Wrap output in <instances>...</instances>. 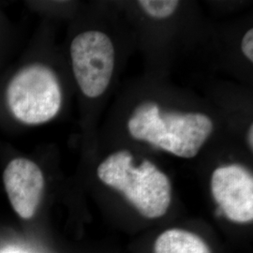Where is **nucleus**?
Segmentation results:
<instances>
[{
	"label": "nucleus",
	"mask_w": 253,
	"mask_h": 253,
	"mask_svg": "<svg viewBox=\"0 0 253 253\" xmlns=\"http://www.w3.org/2000/svg\"><path fill=\"white\" fill-rule=\"evenodd\" d=\"M98 176L109 187L122 192L144 217H163L169 208L171 183L149 161H144L135 168L130 153L119 151L100 164Z\"/></svg>",
	"instance_id": "1"
},
{
	"label": "nucleus",
	"mask_w": 253,
	"mask_h": 253,
	"mask_svg": "<svg viewBox=\"0 0 253 253\" xmlns=\"http://www.w3.org/2000/svg\"><path fill=\"white\" fill-rule=\"evenodd\" d=\"M4 102L16 122L38 126L51 121L62 106V90L54 71L42 63L24 65L9 78Z\"/></svg>",
	"instance_id": "2"
},
{
	"label": "nucleus",
	"mask_w": 253,
	"mask_h": 253,
	"mask_svg": "<svg viewBox=\"0 0 253 253\" xmlns=\"http://www.w3.org/2000/svg\"><path fill=\"white\" fill-rule=\"evenodd\" d=\"M75 80L87 98H98L106 90L115 65V49L105 33L85 31L75 37L71 44Z\"/></svg>",
	"instance_id": "3"
},
{
	"label": "nucleus",
	"mask_w": 253,
	"mask_h": 253,
	"mask_svg": "<svg viewBox=\"0 0 253 253\" xmlns=\"http://www.w3.org/2000/svg\"><path fill=\"white\" fill-rule=\"evenodd\" d=\"M211 191L224 216L237 223L253 219V178L240 165L216 169L211 178Z\"/></svg>",
	"instance_id": "4"
},
{
	"label": "nucleus",
	"mask_w": 253,
	"mask_h": 253,
	"mask_svg": "<svg viewBox=\"0 0 253 253\" xmlns=\"http://www.w3.org/2000/svg\"><path fill=\"white\" fill-rule=\"evenodd\" d=\"M3 184L9 203L19 217H34L44 191V176L33 161L16 157L9 161L3 172Z\"/></svg>",
	"instance_id": "5"
},
{
	"label": "nucleus",
	"mask_w": 253,
	"mask_h": 253,
	"mask_svg": "<svg viewBox=\"0 0 253 253\" xmlns=\"http://www.w3.org/2000/svg\"><path fill=\"white\" fill-rule=\"evenodd\" d=\"M155 253H211L207 243L197 235L181 229L163 232L154 245Z\"/></svg>",
	"instance_id": "6"
},
{
	"label": "nucleus",
	"mask_w": 253,
	"mask_h": 253,
	"mask_svg": "<svg viewBox=\"0 0 253 253\" xmlns=\"http://www.w3.org/2000/svg\"><path fill=\"white\" fill-rule=\"evenodd\" d=\"M139 4L144 8L146 13L155 18H167L171 16L177 8V0H141Z\"/></svg>",
	"instance_id": "7"
},
{
	"label": "nucleus",
	"mask_w": 253,
	"mask_h": 253,
	"mask_svg": "<svg viewBox=\"0 0 253 253\" xmlns=\"http://www.w3.org/2000/svg\"><path fill=\"white\" fill-rule=\"evenodd\" d=\"M242 51L251 62H253V29H250L245 34L242 41Z\"/></svg>",
	"instance_id": "8"
},
{
	"label": "nucleus",
	"mask_w": 253,
	"mask_h": 253,
	"mask_svg": "<svg viewBox=\"0 0 253 253\" xmlns=\"http://www.w3.org/2000/svg\"><path fill=\"white\" fill-rule=\"evenodd\" d=\"M248 141H249V145L251 146V149L253 150V126L252 125L249 130V137H248Z\"/></svg>",
	"instance_id": "9"
}]
</instances>
